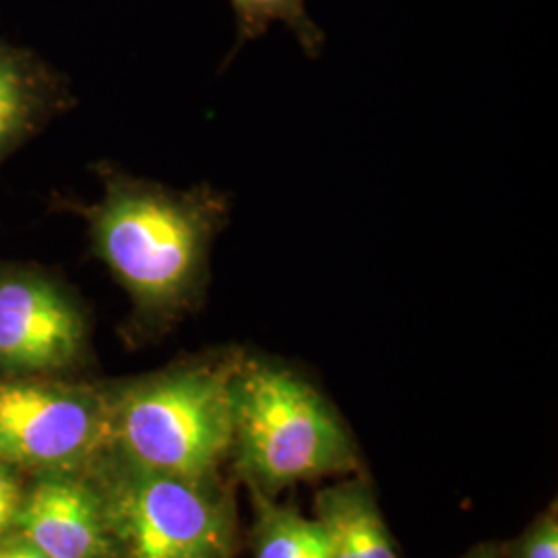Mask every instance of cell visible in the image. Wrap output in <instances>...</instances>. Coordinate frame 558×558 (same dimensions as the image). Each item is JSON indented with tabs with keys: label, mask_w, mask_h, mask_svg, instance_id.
Segmentation results:
<instances>
[{
	"label": "cell",
	"mask_w": 558,
	"mask_h": 558,
	"mask_svg": "<svg viewBox=\"0 0 558 558\" xmlns=\"http://www.w3.org/2000/svg\"><path fill=\"white\" fill-rule=\"evenodd\" d=\"M104 193L96 203L62 205L87 221L92 253L133 302L137 319L166 325L199 304L214 240L230 220L228 197L197 184L180 191L96 166Z\"/></svg>",
	"instance_id": "cell-1"
},
{
	"label": "cell",
	"mask_w": 558,
	"mask_h": 558,
	"mask_svg": "<svg viewBox=\"0 0 558 558\" xmlns=\"http://www.w3.org/2000/svg\"><path fill=\"white\" fill-rule=\"evenodd\" d=\"M236 360V352L191 360L106 391L108 442L141 470L211 480L232 451Z\"/></svg>",
	"instance_id": "cell-2"
},
{
	"label": "cell",
	"mask_w": 558,
	"mask_h": 558,
	"mask_svg": "<svg viewBox=\"0 0 558 558\" xmlns=\"http://www.w3.org/2000/svg\"><path fill=\"white\" fill-rule=\"evenodd\" d=\"M232 453L251 490L265 497L359 470L345 426L311 380L242 354L232 373Z\"/></svg>",
	"instance_id": "cell-3"
},
{
	"label": "cell",
	"mask_w": 558,
	"mask_h": 558,
	"mask_svg": "<svg viewBox=\"0 0 558 558\" xmlns=\"http://www.w3.org/2000/svg\"><path fill=\"white\" fill-rule=\"evenodd\" d=\"M114 558H230L234 513L209 480L122 461L100 493Z\"/></svg>",
	"instance_id": "cell-4"
},
{
	"label": "cell",
	"mask_w": 558,
	"mask_h": 558,
	"mask_svg": "<svg viewBox=\"0 0 558 558\" xmlns=\"http://www.w3.org/2000/svg\"><path fill=\"white\" fill-rule=\"evenodd\" d=\"M104 442L106 391L29 377L0 379V461L66 470Z\"/></svg>",
	"instance_id": "cell-5"
},
{
	"label": "cell",
	"mask_w": 558,
	"mask_h": 558,
	"mask_svg": "<svg viewBox=\"0 0 558 558\" xmlns=\"http://www.w3.org/2000/svg\"><path fill=\"white\" fill-rule=\"evenodd\" d=\"M87 320L66 286L36 265H0V371L52 375L75 366Z\"/></svg>",
	"instance_id": "cell-6"
},
{
	"label": "cell",
	"mask_w": 558,
	"mask_h": 558,
	"mask_svg": "<svg viewBox=\"0 0 558 558\" xmlns=\"http://www.w3.org/2000/svg\"><path fill=\"white\" fill-rule=\"evenodd\" d=\"M11 530L48 558H114L100 493L80 480H41L21 497Z\"/></svg>",
	"instance_id": "cell-7"
},
{
	"label": "cell",
	"mask_w": 558,
	"mask_h": 558,
	"mask_svg": "<svg viewBox=\"0 0 558 558\" xmlns=\"http://www.w3.org/2000/svg\"><path fill=\"white\" fill-rule=\"evenodd\" d=\"M66 80L36 52L0 36V163L71 108Z\"/></svg>",
	"instance_id": "cell-8"
},
{
	"label": "cell",
	"mask_w": 558,
	"mask_h": 558,
	"mask_svg": "<svg viewBox=\"0 0 558 558\" xmlns=\"http://www.w3.org/2000/svg\"><path fill=\"white\" fill-rule=\"evenodd\" d=\"M329 558H399L368 486L345 482L317 495Z\"/></svg>",
	"instance_id": "cell-9"
},
{
	"label": "cell",
	"mask_w": 558,
	"mask_h": 558,
	"mask_svg": "<svg viewBox=\"0 0 558 558\" xmlns=\"http://www.w3.org/2000/svg\"><path fill=\"white\" fill-rule=\"evenodd\" d=\"M255 558H329L327 536L317 519H306L255 493Z\"/></svg>",
	"instance_id": "cell-10"
},
{
	"label": "cell",
	"mask_w": 558,
	"mask_h": 558,
	"mask_svg": "<svg viewBox=\"0 0 558 558\" xmlns=\"http://www.w3.org/2000/svg\"><path fill=\"white\" fill-rule=\"evenodd\" d=\"M236 20V40L226 57L230 64L244 44L259 40L274 23L288 27L308 59H319L325 32L306 11V0H230Z\"/></svg>",
	"instance_id": "cell-11"
},
{
	"label": "cell",
	"mask_w": 558,
	"mask_h": 558,
	"mask_svg": "<svg viewBox=\"0 0 558 558\" xmlns=\"http://www.w3.org/2000/svg\"><path fill=\"white\" fill-rule=\"evenodd\" d=\"M507 558H558L557 502L509 544Z\"/></svg>",
	"instance_id": "cell-12"
},
{
	"label": "cell",
	"mask_w": 558,
	"mask_h": 558,
	"mask_svg": "<svg viewBox=\"0 0 558 558\" xmlns=\"http://www.w3.org/2000/svg\"><path fill=\"white\" fill-rule=\"evenodd\" d=\"M21 488L13 472L0 463V538L13 527L21 502Z\"/></svg>",
	"instance_id": "cell-13"
},
{
	"label": "cell",
	"mask_w": 558,
	"mask_h": 558,
	"mask_svg": "<svg viewBox=\"0 0 558 558\" xmlns=\"http://www.w3.org/2000/svg\"><path fill=\"white\" fill-rule=\"evenodd\" d=\"M0 558H48L25 542H0Z\"/></svg>",
	"instance_id": "cell-14"
},
{
	"label": "cell",
	"mask_w": 558,
	"mask_h": 558,
	"mask_svg": "<svg viewBox=\"0 0 558 558\" xmlns=\"http://www.w3.org/2000/svg\"><path fill=\"white\" fill-rule=\"evenodd\" d=\"M465 558H502L495 548H480L476 553H472L470 557Z\"/></svg>",
	"instance_id": "cell-15"
}]
</instances>
